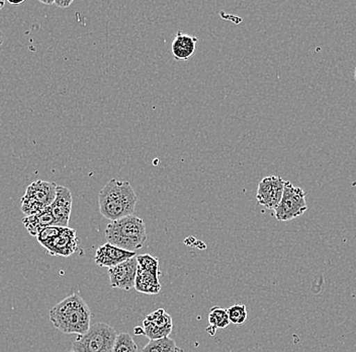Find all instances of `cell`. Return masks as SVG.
Masks as SVG:
<instances>
[{
	"instance_id": "cell-1",
	"label": "cell",
	"mask_w": 356,
	"mask_h": 352,
	"mask_svg": "<svg viewBox=\"0 0 356 352\" xmlns=\"http://www.w3.org/2000/svg\"><path fill=\"white\" fill-rule=\"evenodd\" d=\"M90 309L80 293H72L50 309V321L64 334L83 335L91 327Z\"/></svg>"
},
{
	"instance_id": "cell-2",
	"label": "cell",
	"mask_w": 356,
	"mask_h": 352,
	"mask_svg": "<svg viewBox=\"0 0 356 352\" xmlns=\"http://www.w3.org/2000/svg\"><path fill=\"white\" fill-rule=\"evenodd\" d=\"M138 197L128 181L111 179L99 194L100 215L111 222L133 215Z\"/></svg>"
},
{
	"instance_id": "cell-3",
	"label": "cell",
	"mask_w": 356,
	"mask_h": 352,
	"mask_svg": "<svg viewBox=\"0 0 356 352\" xmlns=\"http://www.w3.org/2000/svg\"><path fill=\"white\" fill-rule=\"evenodd\" d=\"M104 234L108 243L130 252L143 248L147 240L146 224L134 215L111 222Z\"/></svg>"
},
{
	"instance_id": "cell-4",
	"label": "cell",
	"mask_w": 356,
	"mask_h": 352,
	"mask_svg": "<svg viewBox=\"0 0 356 352\" xmlns=\"http://www.w3.org/2000/svg\"><path fill=\"white\" fill-rule=\"evenodd\" d=\"M118 333L113 327L104 323L92 325L83 335H78L73 342L75 352H111Z\"/></svg>"
},
{
	"instance_id": "cell-5",
	"label": "cell",
	"mask_w": 356,
	"mask_h": 352,
	"mask_svg": "<svg viewBox=\"0 0 356 352\" xmlns=\"http://www.w3.org/2000/svg\"><path fill=\"white\" fill-rule=\"evenodd\" d=\"M58 185L54 182L38 180L26 187L22 198V211L26 216L37 215L55 201Z\"/></svg>"
},
{
	"instance_id": "cell-6",
	"label": "cell",
	"mask_w": 356,
	"mask_h": 352,
	"mask_svg": "<svg viewBox=\"0 0 356 352\" xmlns=\"http://www.w3.org/2000/svg\"><path fill=\"white\" fill-rule=\"evenodd\" d=\"M306 192L300 187L293 186L289 181L284 185L282 201L275 209V215L280 222H289L304 215L308 209Z\"/></svg>"
},
{
	"instance_id": "cell-7",
	"label": "cell",
	"mask_w": 356,
	"mask_h": 352,
	"mask_svg": "<svg viewBox=\"0 0 356 352\" xmlns=\"http://www.w3.org/2000/svg\"><path fill=\"white\" fill-rule=\"evenodd\" d=\"M284 185L286 181L278 176H268L264 178L258 184L257 193H256L258 204L270 211H275L282 201Z\"/></svg>"
},
{
	"instance_id": "cell-8",
	"label": "cell",
	"mask_w": 356,
	"mask_h": 352,
	"mask_svg": "<svg viewBox=\"0 0 356 352\" xmlns=\"http://www.w3.org/2000/svg\"><path fill=\"white\" fill-rule=\"evenodd\" d=\"M142 328L144 335L148 337L149 340L169 337V334L173 328L172 318L165 309H156L145 319Z\"/></svg>"
},
{
	"instance_id": "cell-9",
	"label": "cell",
	"mask_w": 356,
	"mask_h": 352,
	"mask_svg": "<svg viewBox=\"0 0 356 352\" xmlns=\"http://www.w3.org/2000/svg\"><path fill=\"white\" fill-rule=\"evenodd\" d=\"M137 271V256L108 269L111 286L113 289H122V291H131L133 287H135Z\"/></svg>"
},
{
	"instance_id": "cell-10",
	"label": "cell",
	"mask_w": 356,
	"mask_h": 352,
	"mask_svg": "<svg viewBox=\"0 0 356 352\" xmlns=\"http://www.w3.org/2000/svg\"><path fill=\"white\" fill-rule=\"evenodd\" d=\"M136 257V252H130L113 246L110 243L102 245L95 252V262L97 266L113 268L121 263Z\"/></svg>"
},
{
	"instance_id": "cell-11",
	"label": "cell",
	"mask_w": 356,
	"mask_h": 352,
	"mask_svg": "<svg viewBox=\"0 0 356 352\" xmlns=\"http://www.w3.org/2000/svg\"><path fill=\"white\" fill-rule=\"evenodd\" d=\"M79 239L76 231L70 227H63L60 235L46 247L47 253L51 256L69 257L77 251Z\"/></svg>"
},
{
	"instance_id": "cell-12",
	"label": "cell",
	"mask_w": 356,
	"mask_h": 352,
	"mask_svg": "<svg viewBox=\"0 0 356 352\" xmlns=\"http://www.w3.org/2000/svg\"><path fill=\"white\" fill-rule=\"evenodd\" d=\"M72 193L67 187L58 186L55 201L50 208L54 216L56 226L68 227L72 211Z\"/></svg>"
},
{
	"instance_id": "cell-13",
	"label": "cell",
	"mask_w": 356,
	"mask_h": 352,
	"mask_svg": "<svg viewBox=\"0 0 356 352\" xmlns=\"http://www.w3.org/2000/svg\"><path fill=\"white\" fill-rule=\"evenodd\" d=\"M22 224L32 237H38L44 229L48 227L56 226L54 216L52 215L50 207L44 209L41 213L35 215L24 216Z\"/></svg>"
},
{
	"instance_id": "cell-14",
	"label": "cell",
	"mask_w": 356,
	"mask_h": 352,
	"mask_svg": "<svg viewBox=\"0 0 356 352\" xmlns=\"http://www.w3.org/2000/svg\"><path fill=\"white\" fill-rule=\"evenodd\" d=\"M197 39L193 36L178 32L172 42V54L177 61H186L195 52Z\"/></svg>"
},
{
	"instance_id": "cell-15",
	"label": "cell",
	"mask_w": 356,
	"mask_h": 352,
	"mask_svg": "<svg viewBox=\"0 0 356 352\" xmlns=\"http://www.w3.org/2000/svg\"><path fill=\"white\" fill-rule=\"evenodd\" d=\"M135 289L145 295H158L161 291V284L159 277L147 273L138 266L136 276Z\"/></svg>"
},
{
	"instance_id": "cell-16",
	"label": "cell",
	"mask_w": 356,
	"mask_h": 352,
	"mask_svg": "<svg viewBox=\"0 0 356 352\" xmlns=\"http://www.w3.org/2000/svg\"><path fill=\"white\" fill-rule=\"evenodd\" d=\"M142 352H184L170 337L162 339L150 340L147 343Z\"/></svg>"
},
{
	"instance_id": "cell-17",
	"label": "cell",
	"mask_w": 356,
	"mask_h": 352,
	"mask_svg": "<svg viewBox=\"0 0 356 352\" xmlns=\"http://www.w3.org/2000/svg\"><path fill=\"white\" fill-rule=\"evenodd\" d=\"M209 323H210V326L215 327L216 329L227 328L230 325L228 311L220 307H211L210 314H209Z\"/></svg>"
},
{
	"instance_id": "cell-18",
	"label": "cell",
	"mask_w": 356,
	"mask_h": 352,
	"mask_svg": "<svg viewBox=\"0 0 356 352\" xmlns=\"http://www.w3.org/2000/svg\"><path fill=\"white\" fill-rule=\"evenodd\" d=\"M138 266L147 273L153 274V275L159 277L161 275L160 273L159 260L150 254H143V255L137 256Z\"/></svg>"
},
{
	"instance_id": "cell-19",
	"label": "cell",
	"mask_w": 356,
	"mask_h": 352,
	"mask_svg": "<svg viewBox=\"0 0 356 352\" xmlns=\"http://www.w3.org/2000/svg\"><path fill=\"white\" fill-rule=\"evenodd\" d=\"M111 352H138V346L130 334L120 333Z\"/></svg>"
},
{
	"instance_id": "cell-20",
	"label": "cell",
	"mask_w": 356,
	"mask_h": 352,
	"mask_svg": "<svg viewBox=\"0 0 356 352\" xmlns=\"http://www.w3.org/2000/svg\"><path fill=\"white\" fill-rule=\"evenodd\" d=\"M227 311H228L230 323H232L234 325H237V326L243 325L245 321L247 320V317H248L247 309L244 305H234V306L229 307Z\"/></svg>"
},
{
	"instance_id": "cell-21",
	"label": "cell",
	"mask_w": 356,
	"mask_h": 352,
	"mask_svg": "<svg viewBox=\"0 0 356 352\" xmlns=\"http://www.w3.org/2000/svg\"><path fill=\"white\" fill-rule=\"evenodd\" d=\"M62 229H63V227L57 226L46 227V229H44L43 231L38 235V242L41 244L42 247L46 248L49 244H51V243H52L53 240L60 235Z\"/></svg>"
},
{
	"instance_id": "cell-22",
	"label": "cell",
	"mask_w": 356,
	"mask_h": 352,
	"mask_svg": "<svg viewBox=\"0 0 356 352\" xmlns=\"http://www.w3.org/2000/svg\"><path fill=\"white\" fill-rule=\"evenodd\" d=\"M72 3L73 0H69V1H67V0H59V1H55L56 6H59V8H69V6H70Z\"/></svg>"
},
{
	"instance_id": "cell-23",
	"label": "cell",
	"mask_w": 356,
	"mask_h": 352,
	"mask_svg": "<svg viewBox=\"0 0 356 352\" xmlns=\"http://www.w3.org/2000/svg\"><path fill=\"white\" fill-rule=\"evenodd\" d=\"M134 332H135L137 335H144V331L142 327H136V328L134 329Z\"/></svg>"
},
{
	"instance_id": "cell-24",
	"label": "cell",
	"mask_w": 356,
	"mask_h": 352,
	"mask_svg": "<svg viewBox=\"0 0 356 352\" xmlns=\"http://www.w3.org/2000/svg\"><path fill=\"white\" fill-rule=\"evenodd\" d=\"M40 2L43 4H46V6H52V4H55L54 0H40Z\"/></svg>"
},
{
	"instance_id": "cell-25",
	"label": "cell",
	"mask_w": 356,
	"mask_h": 352,
	"mask_svg": "<svg viewBox=\"0 0 356 352\" xmlns=\"http://www.w3.org/2000/svg\"><path fill=\"white\" fill-rule=\"evenodd\" d=\"M216 330H217V329H216L215 327H213V326H210V327H209V328H207V331H208L209 333H210L211 336L215 335Z\"/></svg>"
},
{
	"instance_id": "cell-26",
	"label": "cell",
	"mask_w": 356,
	"mask_h": 352,
	"mask_svg": "<svg viewBox=\"0 0 356 352\" xmlns=\"http://www.w3.org/2000/svg\"><path fill=\"white\" fill-rule=\"evenodd\" d=\"M8 2H10L11 6H19V4L24 3V0H22V1L19 2L11 1V0H10Z\"/></svg>"
},
{
	"instance_id": "cell-27",
	"label": "cell",
	"mask_w": 356,
	"mask_h": 352,
	"mask_svg": "<svg viewBox=\"0 0 356 352\" xmlns=\"http://www.w3.org/2000/svg\"><path fill=\"white\" fill-rule=\"evenodd\" d=\"M3 40H4L3 34H2L1 31H0V46L2 45V43H3Z\"/></svg>"
},
{
	"instance_id": "cell-28",
	"label": "cell",
	"mask_w": 356,
	"mask_h": 352,
	"mask_svg": "<svg viewBox=\"0 0 356 352\" xmlns=\"http://www.w3.org/2000/svg\"><path fill=\"white\" fill-rule=\"evenodd\" d=\"M6 6V1H0V10H2V8H4Z\"/></svg>"
},
{
	"instance_id": "cell-29",
	"label": "cell",
	"mask_w": 356,
	"mask_h": 352,
	"mask_svg": "<svg viewBox=\"0 0 356 352\" xmlns=\"http://www.w3.org/2000/svg\"><path fill=\"white\" fill-rule=\"evenodd\" d=\"M355 82H356V66H355Z\"/></svg>"
},
{
	"instance_id": "cell-30",
	"label": "cell",
	"mask_w": 356,
	"mask_h": 352,
	"mask_svg": "<svg viewBox=\"0 0 356 352\" xmlns=\"http://www.w3.org/2000/svg\"><path fill=\"white\" fill-rule=\"evenodd\" d=\"M69 352H75L74 351H69Z\"/></svg>"
}]
</instances>
